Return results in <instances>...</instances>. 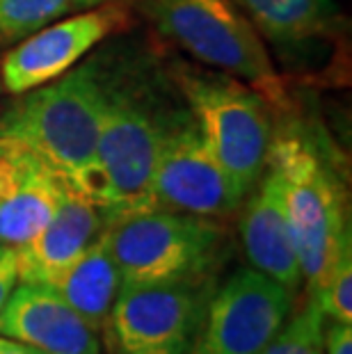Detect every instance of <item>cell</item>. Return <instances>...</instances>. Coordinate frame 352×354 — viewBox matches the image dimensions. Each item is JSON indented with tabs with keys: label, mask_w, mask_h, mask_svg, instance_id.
I'll use <instances>...</instances> for the list:
<instances>
[{
	"label": "cell",
	"mask_w": 352,
	"mask_h": 354,
	"mask_svg": "<svg viewBox=\"0 0 352 354\" xmlns=\"http://www.w3.org/2000/svg\"><path fill=\"white\" fill-rule=\"evenodd\" d=\"M172 78L217 162L250 194L270 160L275 138L270 103L222 71H201L178 62Z\"/></svg>",
	"instance_id": "cell-5"
},
{
	"label": "cell",
	"mask_w": 352,
	"mask_h": 354,
	"mask_svg": "<svg viewBox=\"0 0 352 354\" xmlns=\"http://www.w3.org/2000/svg\"><path fill=\"white\" fill-rule=\"evenodd\" d=\"M119 288H122V277L108 250L103 231L53 286L57 295L94 331L106 327Z\"/></svg>",
	"instance_id": "cell-16"
},
{
	"label": "cell",
	"mask_w": 352,
	"mask_h": 354,
	"mask_svg": "<svg viewBox=\"0 0 352 354\" xmlns=\"http://www.w3.org/2000/svg\"><path fill=\"white\" fill-rule=\"evenodd\" d=\"M103 236L122 286L208 279L227 247V231L211 217L165 208L110 220Z\"/></svg>",
	"instance_id": "cell-4"
},
{
	"label": "cell",
	"mask_w": 352,
	"mask_h": 354,
	"mask_svg": "<svg viewBox=\"0 0 352 354\" xmlns=\"http://www.w3.org/2000/svg\"><path fill=\"white\" fill-rule=\"evenodd\" d=\"M96 334L48 286L21 281L0 311V336L41 354H101Z\"/></svg>",
	"instance_id": "cell-12"
},
{
	"label": "cell",
	"mask_w": 352,
	"mask_h": 354,
	"mask_svg": "<svg viewBox=\"0 0 352 354\" xmlns=\"http://www.w3.org/2000/svg\"><path fill=\"white\" fill-rule=\"evenodd\" d=\"M309 295L325 320L352 322V240L343 243L325 277Z\"/></svg>",
	"instance_id": "cell-18"
},
{
	"label": "cell",
	"mask_w": 352,
	"mask_h": 354,
	"mask_svg": "<svg viewBox=\"0 0 352 354\" xmlns=\"http://www.w3.org/2000/svg\"><path fill=\"white\" fill-rule=\"evenodd\" d=\"M323 354H325V352H323Z\"/></svg>",
	"instance_id": "cell-23"
},
{
	"label": "cell",
	"mask_w": 352,
	"mask_h": 354,
	"mask_svg": "<svg viewBox=\"0 0 352 354\" xmlns=\"http://www.w3.org/2000/svg\"><path fill=\"white\" fill-rule=\"evenodd\" d=\"M323 350L327 354H352V325L350 322L329 320L325 327Z\"/></svg>",
	"instance_id": "cell-20"
},
{
	"label": "cell",
	"mask_w": 352,
	"mask_h": 354,
	"mask_svg": "<svg viewBox=\"0 0 352 354\" xmlns=\"http://www.w3.org/2000/svg\"><path fill=\"white\" fill-rule=\"evenodd\" d=\"M17 281H19V270H17V254H14V247L0 245V311H3L7 297L12 295Z\"/></svg>",
	"instance_id": "cell-21"
},
{
	"label": "cell",
	"mask_w": 352,
	"mask_h": 354,
	"mask_svg": "<svg viewBox=\"0 0 352 354\" xmlns=\"http://www.w3.org/2000/svg\"><path fill=\"white\" fill-rule=\"evenodd\" d=\"M243 203L241 240L252 268L295 292L304 279L284 206L279 171L268 165L266 174Z\"/></svg>",
	"instance_id": "cell-14"
},
{
	"label": "cell",
	"mask_w": 352,
	"mask_h": 354,
	"mask_svg": "<svg viewBox=\"0 0 352 354\" xmlns=\"http://www.w3.org/2000/svg\"><path fill=\"white\" fill-rule=\"evenodd\" d=\"M181 101H174L160 76L145 64L117 69L112 64L108 105L96 145L99 192L96 206L106 224L154 206L158 156Z\"/></svg>",
	"instance_id": "cell-2"
},
{
	"label": "cell",
	"mask_w": 352,
	"mask_h": 354,
	"mask_svg": "<svg viewBox=\"0 0 352 354\" xmlns=\"http://www.w3.org/2000/svg\"><path fill=\"white\" fill-rule=\"evenodd\" d=\"M106 0H0V48L14 46L37 30Z\"/></svg>",
	"instance_id": "cell-17"
},
{
	"label": "cell",
	"mask_w": 352,
	"mask_h": 354,
	"mask_svg": "<svg viewBox=\"0 0 352 354\" xmlns=\"http://www.w3.org/2000/svg\"><path fill=\"white\" fill-rule=\"evenodd\" d=\"M0 354H41V352L21 341H14V338L0 336Z\"/></svg>",
	"instance_id": "cell-22"
},
{
	"label": "cell",
	"mask_w": 352,
	"mask_h": 354,
	"mask_svg": "<svg viewBox=\"0 0 352 354\" xmlns=\"http://www.w3.org/2000/svg\"><path fill=\"white\" fill-rule=\"evenodd\" d=\"M112 62L94 55L35 87L0 115V140L30 149L73 190L96 203V145L108 105Z\"/></svg>",
	"instance_id": "cell-1"
},
{
	"label": "cell",
	"mask_w": 352,
	"mask_h": 354,
	"mask_svg": "<svg viewBox=\"0 0 352 354\" xmlns=\"http://www.w3.org/2000/svg\"><path fill=\"white\" fill-rule=\"evenodd\" d=\"M103 229L101 208L69 185L53 217L28 243L14 247L19 281L53 288Z\"/></svg>",
	"instance_id": "cell-13"
},
{
	"label": "cell",
	"mask_w": 352,
	"mask_h": 354,
	"mask_svg": "<svg viewBox=\"0 0 352 354\" xmlns=\"http://www.w3.org/2000/svg\"><path fill=\"white\" fill-rule=\"evenodd\" d=\"M213 281L122 286L106 327L122 354H190L204 325Z\"/></svg>",
	"instance_id": "cell-7"
},
{
	"label": "cell",
	"mask_w": 352,
	"mask_h": 354,
	"mask_svg": "<svg viewBox=\"0 0 352 354\" xmlns=\"http://www.w3.org/2000/svg\"><path fill=\"white\" fill-rule=\"evenodd\" d=\"M247 194L201 138L188 105L181 103L165 135L154 174V206L199 217L234 215Z\"/></svg>",
	"instance_id": "cell-8"
},
{
	"label": "cell",
	"mask_w": 352,
	"mask_h": 354,
	"mask_svg": "<svg viewBox=\"0 0 352 354\" xmlns=\"http://www.w3.org/2000/svg\"><path fill=\"white\" fill-rule=\"evenodd\" d=\"M129 24V10L119 0L71 14L37 30L19 41L3 57V80L12 94H24L59 78L73 69L87 53H92L106 37L119 32Z\"/></svg>",
	"instance_id": "cell-10"
},
{
	"label": "cell",
	"mask_w": 352,
	"mask_h": 354,
	"mask_svg": "<svg viewBox=\"0 0 352 354\" xmlns=\"http://www.w3.org/2000/svg\"><path fill=\"white\" fill-rule=\"evenodd\" d=\"M66 187L37 153L0 140V245L28 243L53 217Z\"/></svg>",
	"instance_id": "cell-11"
},
{
	"label": "cell",
	"mask_w": 352,
	"mask_h": 354,
	"mask_svg": "<svg viewBox=\"0 0 352 354\" xmlns=\"http://www.w3.org/2000/svg\"><path fill=\"white\" fill-rule=\"evenodd\" d=\"M325 315L309 299L302 311L293 315L259 354H323Z\"/></svg>",
	"instance_id": "cell-19"
},
{
	"label": "cell",
	"mask_w": 352,
	"mask_h": 354,
	"mask_svg": "<svg viewBox=\"0 0 352 354\" xmlns=\"http://www.w3.org/2000/svg\"><path fill=\"white\" fill-rule=\"evenodd\" d=\"M268 165L279 171L302 279L306 290H313L350 240L343 183L323 138L306 133V126L299 124L275 128Z\"/></svg>",
	"instance_id": "cell-3"
},
{
	"label": "cell",
	"mask_w": 352,
	"mask_h": 354,
	"mask_svg": "<svg viewBox=\"0 0 352 354\" xmlns=\"http://www.w3.org/2000/svg\"><path fill=\"white\" fill-rule=\"evenodd\" d=\"M156 30L206 66L234 76L284 108L281 80L266 44L234 0H142Z\"/></svg>",
	"instance_id": "cell-6"
},
{
	"label": "cell",
	"mask_w": 352,
	"mask_h": 354,
	"mask_svg": "<svg viewBox=\"0 0 352 354\" xmlns=\"http://www.w3.org/2000/svg\"><path fill=\"white\" fill-rule=\"evenodd\" d=\"M261 37L279 48L325 39L341 21L334 0H234Z\"/></svg>",
	"instance_id": "cell-15"
},
{
	"label": "cell",
	"mask_w": 352,
	"mask_h": 354,
	"mask_svg": "<svg viewBox=\"0 0 352 354\" xmlns=\"http://www.w3.org/2000/svg\"><path fill=\"white\" fill-rule=\"evenodd\" d=\"M293 308V292L254 268L231 274L208 299L190 354H259Z\"/></svg>",
	"instance_id": "cell-9"
}]
</instances>
